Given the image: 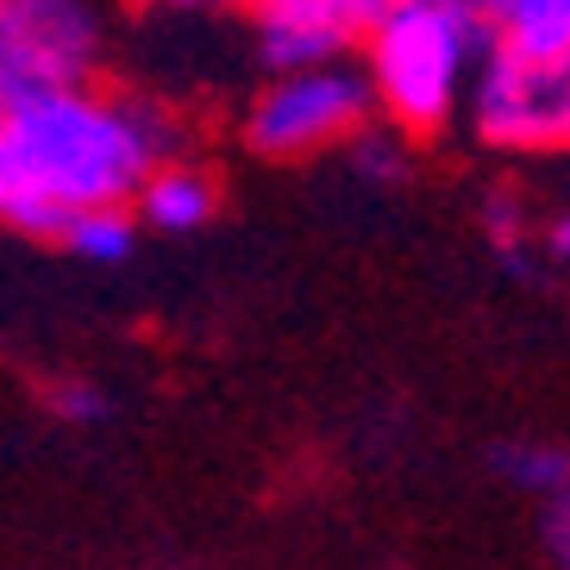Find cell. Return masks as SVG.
Segmentation results:
<instances>
[{"label":"cell","instance_id":"1","mask_svg":"<svg viewBox=\"0 0 570 570\" xmlns=\"http://www.w3.org/2000/svg\"><path fill=\"white\" fill-rule=\"evenodd\" d=\"M157 157L151 119L126 101L76 88H32L0 101V219L63 238L76 214L119 207Z\"/></svg>","mask_w":570,"mask_h":570},{"label":"cell","instance_id":"2","mask_svg":"<svg viewBox=\"0 0 570 570\" xmlns=\"http://www.w3.org/2000/svg\"><path fill=\"white\" fill-rule=\"evenodd\" d=\"M489 51L495 38L470 0H395L370 26V101L414 132H433L452 119L458 95Z\"/></svg>","mask_w":570,"mask_h":570},{"label":"cell","instance_id":"3","mask_svg":"<svg viewBox=\"0 0 570 570\" xmlns=\"http://www.w3.org/2000/svg\"><path fill=\"white\" fill-rule=\"evenodd\" d=\"M370 82L345 63H320V69H295V76H276V82L257 95L252 119H245V138L252 151L264 157H307L320 145H338V138H357L370 119Z\"/></svg>","mask_w":570,"mask_h":570},{"label":"cell","instance_id":"4","mask_svg":"<svg viewBox=\"0 0 570 570\" xmlns=\"http://www.w3.org/2000/svg\"><path fill=\"white\" fill-rule=\"evenodd\" d=\"M101 51L88 0H0V101L32 88H76Z\"/></svg>","mask_w":570,"mask_h":570},{"label":"cell","instance_id":"5","mask_svg":"<svg viewBox=\"0 0 570 570\" xmlns=\"http://www.w3.org/2000/svg\"><path fill=\"white\" fill-rule=\"evenodd\" d=\"M470 119L502 151H552L570 138V69L520 63L508 51H489L476 63Z\"/></svg>","mask_w":570,"mask_h":570},{"label":"cell","instance_id":"6","mask_svg":"<svg viewBox=\"0 0 570 570\" xmlns=\"http://www.w3.org/2000/svg\"><path fill=\"white\" fill-rule=\"evenodd\" d=\"M376 26L370 0H257V32H264V63L276 76L338 63L357 32Z\"/></svg>","mask_w":570,"mask_h":570},{"label":"cell","instance_id":"7","mask_svg":"<svg viewBox=\"0 0 570 570\" xmlns=\"http://www.w3.org/2000/svg\"><path fill=\"white\" fill-rule=\"evenodd\" d=\"M132 195L157 233H195L214 214V183H207L202 169H151Z\"/></svg>","mask_w":570,"mask_h":570},{"label":"cell","instance_id":"8","mask_svg":"<svg viewBox=\"0 0 570 570\" xmlns=\"http://www.w3.org/2000/svg\"><path fill=\"white\" fill-rule=\"evenodd\" d=\"M63 245L88 264H119V257L132 252V219L126 207H95V214H76L63 226Z\"/></svg>","mask_w":570,"mask_h":570},{"label":"cell","instance_id":"9","mask_svg":"<svg viewBox=\"0 0 570 570\" xmlns=\"http://www.w3.org/2000/svg\"><path fill=\"white\" fill-rule=\"evenodd\" d=\"M502 470L514 476L527 495H564V458L552 452V445H514V452H502Z\"/></svg>","mask_w":570,"mask_h":570},{"label":"cell","instance_id":"10","mask_svg":"<svg viewBox=\"0 0 570 570\" xmlns=\"http://www.w3.org/2000/svg\"><path fill=\"white\" fill-rule=\"evenodd\" d=\"M357 164H364L370 176H395V169H402V157L383 151V138H357Z\"/></svg>","mask_w":570,"mask_h":570},{"label":"cell","instance_id":"11","mask_svg":"<svg viewBox=\"0 0 570 570\" xmlns=\"http://www.w3.org/2000/svg\"><path fill=\"white\" fill-rule=\"evenodd\" d=\"M57 407H63V414H101V395H95V389H82V383H69L63 395H57Z\"/></svg>","mask_w":570,"mask_h":570},{"label":"cell","instance_id":"12","mask_svg":"<svg viewBox=\"0 0 570 570\" xmlns=\"http://www.w3.org/2000/svg\"><path fill=\"white\" fill-rule=\"evenodd\" d=\"M546 539H552L558 558L570 552V546H564V539H570V527H564V495H552V502H546Z\"/></svg>","mask_w":570,"mask_h":570},{"label":"cell","instance_id":"13","mask_svg":"<svg viewBox=\"0 0 570 570\" xmlns=\"http://www.w3.org/2000/svg\"><path fill=\"white\" fill-rule=\"evenodd\" d=\"M370 7H376V19H383V13H389V7H395V0H370Z\"/></svg>","mask_w":570,"mask_h":570},{"label":"cell","instance_id":"14","mask_svg":"<svg viewBox=\"0 0 570 570\" xmlns=\"http://www.w3.org/2000/svg\"><path fill=\"white\" fill-rule=\"evenodd\" d=\"M470 7H483V0H470Z\"/></svg>","mask_w":570,"mask_h":570}]
</instances>
